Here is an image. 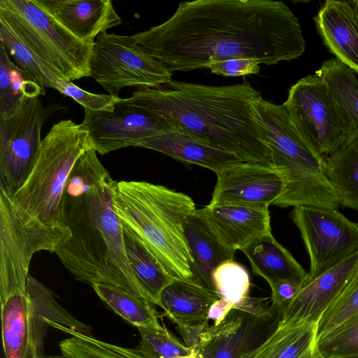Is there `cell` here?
<instances>
[{"label": "cell", "mask_w": 358, "mask_h": 358, "mask_svg": "<svg viewBox=\"0 0 358 358\" xmlns=\"http://www.w3.org/2000/svg\"><path fill=\"white\" fill-rule=\"evenodd\" d=\"M64 332L70 335L59 343L62 354L68 358H121L110 350L106 342L91 335L71 330Z\"/></svg>", "instance_id": "cell-36"}, {"label": "cell", "mask_w": 358, "mask_h": 358, "mask_svg": "<svg viewBox=\"0 0 358 358\" xmlns=\"http://www.w3.org/2000/svg\"><path fill=\"white\" fill-rule=\"evenodd\" d=\"M40 358H68V357L62 354L61 355H44Z\"/></svg>", "instance_id": "cell-41"}, {"label": "cell", "mask_w": 358, "mask_h": 358, "mask_svg": "<svg viewBox=\"0 0 358 358\" xmlns=\"http://www.w3.org/2000/svg\"><path fill=\"white\" fill-rule=\"evenodd\" d=\"M213 73L223 76H240L257 74L260 71L259 63L253 59L233 58L209 64Z\"/></svg>", "instance_id": "cell-38"}, {"label": "cell", "mask_w": 358, "mask_h": 358, "mask_svg": "<svg viewBox=\"0 0 358 358\" xmlns=\"http://www.w3.org/2000/svg\"><path fill=\"white\" fill-rule=\"evenodd\" d=\"M113 206L122 223L141 241L174 278H192L185 223L196 211L188 195L145 181L112 183Z\"/></svg>", "instance_id": "cell-4"}, {"label": "cell", "mask_w": 358, "mask_h": 358, "mask_svg": "<svg viewBox=\"0 0 358 358\" xmlns=\"http://www.w3.org/2000/svg\"><path fill=\"white\" fill-rule=\"evenodd\" d=\"M92 287L112 310L136 328L162 327L154 304L148 300L109 283L97 282Z\"/></svg>", "instance_id": "cell-28"}, {"label": "cell", "mask_w": 358, "mask_h": 358, "mask_svg": "<svg viewBox=\"0 0 358 358\" xmlns=\"http://www.w3.org/2000/svg\"><path fill=\"white\" fill-rule=\"evenodd\" d=\"M283 104L299 134L322 157L335 152L355 129L317 73L292 85Z\"/></svg>", "instance_id": "cell-9"}, {"label": "cell", "mask_w": 358, "mask_h": 358, "mask_svg": "<svg viewBox=\"0 0 358 358\" xmlns=\"http://www.w3.org/2000/svg\"><path fill=\"white\" fill-rule=\"evenodd\" d=\"M108 175L93 154L85 153L76 161L61 200L62 226L69 234L55 253L76 280L91 287L115 285L148 300L127 257Z\"/></svg>", "instance_id": "cell-2"}, {"label": "cell", "mask_w": 358, "mask_h": 358, "mask_svg": "<svg viewBox=\"0 0 358 358\" xmlns=\"http://www.w3.org/2000/svg\"><path fill=\"white\" fill-rule=\"evenodd\" d=\"M355 224H356V227H357V228L358 229V222L355 223Z\"/></svg>", "instance_id": "cell-44"}, {"label": "cell", "mask_w": 358, "mask_h": 358, "mask_svg": "<svg viewBox=\"0 0 358 358\" xmlns=\"http://www.w3.org/2000/svg\"><path fill=\"white\" fill-rule=\"evenodd\" d=\"M45 94V88L17 67L0 44V116L12 113L24 97L39 96Z\"/></svg>", "instance_id": "cell-29"}, {"label": "cell", "mask_w": 358, "mask_h": 358, "mask_svg": "<svg viewBox=\"0 0 358 358\" xmlns=\"http://www.w3.org/2000/svg\"><path fill=\"white\" fill-rule=\"evenodd\" d=\"M78 39L94 43L110 28L122 24L110 0H34Z\"/></svg>", "instance_id": "cell-19"}, {"label": "cell", "mask_w": 358, "mask_h": 358, "mask_svg": "<svg viewBox=\"0 0 358 358\" xmlns=\"http://www.w3.org/2000/svg\"><path fill=\"white\" fill-rule=\"evenodd\" d=\"M0 19L62 79L90 76L94 43L75 37L34 0H0Z\"/></svg>", "instance_id": "cell-8"}, {"label": "cell", "mask_w": 358, "mask_h": 358, "mask_svg": "<svg viewBox=\"0 0 358 358\" xmlns=\"http://www.w3.org/2000/svg\"><path fill=\"white\" fill-rule=\"evenodd\" d=\"M215 291L220 299L238 305L248 297L250 276L241 264L229 260L217 266L213 271Z\"/></svg>", "instance_id": "cell-34"}, {"label": "cell", "mask_w": 358, "mask_h": 358, "mask_svg": "<svg viewBox=\"0 0 358 358\" xmlns=\"http://www.w3.org/2000/svg\"><path fill=\"white\" fill-rule=\"evenodd\" d=\"M248 259L252 271L268 284L279 280L303 283L308 273L271 232L262 235L241 250Z\"/></svg>", "instance_id": "cell-24"}, {"label": "cell", "mask_w": 358, "mask_h": 358, "mask_svg": "<svg viewBox=\"0 0 358 358\" xmlns=\"http://www.w3.org/2000/svg\"><path fill=\"white\" fill-rule=\"evenodd\" d=\"M358 314V268L338 297L322 316L317 328V338L349 318Z\"/></svg>", "instance_id": "cell-35"}, {"label": "cell", "mask_w": 358, "mask_h": 358, "mask_svg": "<svg viewBox=\"0 0 358 358\" xmlns=\"http://www.w3.org/2000/svg\"><path fill=\"white\" fill-rule=\"evenodd\" d=\"M185 236L192 259V278L215 291L213 271L222 263L233 260L236 251L220 241L200 209L186 220Z\"/></svg>", "instance_id": "cell-22"}, {"label": "cell", "mask_w": 358, "mask_h": 358, "mask_svg": "<svg viewBox=\"0 0 358 358\" xmlns=\"http://www.w3.org/2000/svg\"><path fill=\"white\" fill-rule=\"evenodd\" d=\"M315 73L325 82L355 127H358V80L355 71L336 58H331Z\"/></svg>", "instance_id": "cell-31"}, {"label": "cell", "mask_w": 358, "mask_h": 358, "mask_svg": "<svg viewBox=\"0 0 358 358\" xmlns=\"http://www.w3.org/2000/svg\"><path fill=\"white\" fill-rule=\"evenodd\" d=\"M133 36L171 72L233 58L273 65L306 49L299 20L281 1H183L169 20Z\"/></svg>", "instance_id": "cell-1"}, {"label": "cell", "mask_w": 358, "mask_h": 358, "mask_svg": "<svg viewBox=\"0 0 358 358\" xmlns=\"http://www.w3.org/2000/svg\"><path fill=\"white\" fill-rule=\"evenodd\" d=\"M173 358H196V353H195V351L194 349L193 352L189 355L179 356V357H173Z\"/></svg>", "instance_id": "cell-43"}, {"label": "cell", "mask_w": 358, "mask_h": 358, "mask_svg": "<svg viewBox=\"0 0 358 358\" xmlns=\"http://www.w3.org/2000/svg\"><path fill=\"white\" fill-rule=\"evenodd\" d=\"M271 289V309L282 315L283 310L292 301L302 287V283L279 280L268 283Z\"/></svg>", "instance_id": "cell-39"}, {"label": "cell", "mask_w": 358, "mask_h": 358, "mask_svg": "<svg viewBox=\"0 0 358 358\" xmlns=\"http://www.w3.org/2000/svg\"><path fill=\"white\" fill-rule=\"evenodd\" d=\"M91 149L93 143L81 124L71 120L55 123L42 139L25 182L13 195L10 194L12 199L43 224L66 231L61 217L63 192L75 163Z\"/></svg>", "instance_id": "cell-6"}, {"label": "cell", "mask_w": 358, "mask_h": 358, "mask_svg": "<svg viewBox=\"0 0 358 358\" xmlns=\"http://www.w3.org/2000/svg\"><path fill=\"white\" fill-rule=\"evenodd\" d=\"M324 174L341 205L358 211V127L333 153L323 157Z\"/></svg>", "instance_id": "cell-26"}, {"label": "cell", "mask_w": 358, "mask_h": 358, "mask_svg": "<svg viewBox=\"0 0 358 358\" xmlns=\"http://www.w3.org/2000/svg\"><path fill=\"white\" fill-rule=\"evenodd\" d=\"M141 337L134 348H124L106 343L121 358H173L190 355L194 349L183 344L162 326L161 328L138 327Z\"/></svg>", "instance_id": "cell-30"}, {"label": "cell", "mask_w": 358, "mask_h": 358, "mask_svg": "<svg viewBox=\"0 0 358 358\" xmlns=\"http://www.w3.org/2000/svg\"><path fill=\"white\" fill-rule=\"evenodd\" d=\"M217 294L193 278H175L162 291L160 306L178 327L185 344L194 349L208 327V312Z\"/></svg>", "instance_id": "cell-18"}, {"label": "cell", "mask_w": 358, "mask_h": 358, "mask_svg": "<svg viewBox=\"0 0 358 358\" xmlns=\"http://www.w3.org/2000/svg\"><path fill=\"white\" fill-rule=\"evenodd\" d=\"M254 107L271 153L272 166L285 183L283 192L273 205L337 208L339 197L324 174L323 157L299 134L285 105L260 96L254 101Z\"/></svg>", "instance_id": "cell-5"}, {"label": "cell", "mask_w": 358, "mask_h": 358, "mask_svg": "<svg viewBox=\"0 0 358 358\" xmlns=\"http://www.w3.org/2000/svg\"><path fill=\"white\" fill-rule=\"evenodd\" d=\"M122 227L125 252L131 270L149 301L160 306L163 289L175 278L128 227L123 223Z\"/></svg>", "instance_id": "cell-27"}, {"label": "cell", "mask_w": 358, "mask_h": 358, "mask_svg": "<svg viewBox=\"0 0 358 358\" xmlns=\"http://www.w3.org/2000/svg\"><path fill=\"white\" fill-rule=\"evenodd\" d=\"M208 205H240L268 208L285 188L280 173L272 165L245 162L218 173Z\"/></svg>", "instance_id": "cell-16"}, {"label": "cell", "mask_w": 358, "mask_h": 358, "mask_svg": "<svg viewBox=\"0 0 358 358\" xmlns=\"http://www.w3.org/2000/svg\"><path fill=\"white\" fill-rule=\"evenodd\" d=\"M234 307V304L224 299H219L214 302L208 312V318L213 320V324H220Z\"/></svg>", "instance_id": "cell-40"}, {"label": "cell", "mask_w": 358, "mask_h": 358, "mask_svg": "<svg viewBox=\"0 0 358 358\" xmlns=\"http://www.w3.org/2000/svg\"><path fill=\"white\" fill-rule=\"evenodd\" d=\"M260 96L261 92L248 82L211 86L171 80L157 87L138 90L129 99L243 162L272 165L254 107Z\"/></svg>", "instance_id": "cell-3"}, {"label": "cell", "mask_w": 358, "mask_h": 358, "mask_svg": "<svg viewBox=\"0 0 358 358\" xmlns=\"http://www.w3.org/2000/svg\"><path fill=\"white\" fill-rule=\"evenodd\" d=\"M200 210L220 241L234 251L271 232L268 208L207 205Z\"/></svg>", "instance_id": "cell-20"}, {"label": "cell", "mask_w": 358, "mask_h": 358, "mask_svg": "<svg viewBox=\"0 0 358 358\" xmlns=\"http://www.w3.org/2000/svg\"><path fill=\"white\" fill-rule=\"evenodd\" d=\"M55 90L61 94L71 97L84 108L94 111H111L120 99L110 95L89 92L73 84L71 81L59 78Z\"/></svg>", "instance_id": "cell-37"}, {"label": "cell", "mask_w": 358, "mask_h": 358, "mask_svg": "<svg viewBox=\"0 0 358 358\" xmlns=\"http://www.w3.org/2000/svg\"><path fill=\"white\" fill-rule=\"evenodd\" d=\"M3 358H40L48 327L91 335L64 310L54 293L29 274L26 288L0 292Z\"/></svg>", "instance_id": "cell-7"}, {"label": "cell", "mask_w": 358, "mask_h": 358, "mask_svg": "<svg viewBox=\"0 0 358 358\" xmlns=\"http://www.w3.org/2000/svg\"><path fill=\"white\" fill-rule=\"evenodd\" d=\"M290 217L300 231L310 267L302 286L358 251V229L337 210L294 207Z\"/></svg>", "instance_id": "cell-13"}, {"label": "cell", "mask_w": 358, "mask_h": 358, "mask_svg": "<svg viewBox=\"0 0 358 358\" xmlns=\"http://www.w3.org/2000/svg\"><path fill=\"white\" fill-rule=\"evenodd\" d=\"M320 358H358V314L317 340Z\"/></svg>", "instance_id": "cell-33"}, {"label": "cell", "mask_w": 358, "mask_h": 358, "mask_svg": "<svg viewBox=\"0 0 358 358\" xmlns=\"http://www.w3.org/2000/svg\"><path fill=\"white\" fill-rule=\"evenodd\" d=\"M0 44L13 59L17 67L42 87L54 89L57 80L62 78L48 65L34 55L1 19Z\"/></svg>", "instance_id": "cell-32"}, {"label": "cell", "mask_w": 358, "mask_h": 358, "mask_svg": "<svg viewBox=\"0 0 358 358\" xmlns=\"http://www.w3.org/2000/svg\"><path fill=\"white\" fill-rule=\"evenodd\" d=\"M314 21L329 50L358 74V22L352 1H326Z\"/></svg>", "instance_id": "cell-21"}, {"label": "cell", "mask_w": 358, "mask_h": 358, "mask_svg": "<svg viewBox=\"0 0 358 358\" xmlns=\"http://www.w3.org/2000/svg\"><path fill=\"white\" fill-rule=\"evenodd\" d=\"M68 234L31 216L0 188V292L26 288L34 254L55 252Z\"/></svg>", "instance_id": "cell-10"}, {"label": "cell", "mask_w": 358, "mask_h": 358, "mask_svg": "<svg viewBox=\"0 0 358 358\" xmlns=\"http://www.w3.org/2000/svg\"><path fill=\"white\" fill-rule=\"evenodd\" d=\"M43 106L39 96L24 97L7 116H0V188L13 195L23 185L36 160L41 133L49 116L63 109Z\"/></svg>", "instance_id": "cell-12"}, {"label": "cell", "mask_w": 358, "mask_h": 358, "mask_svg": "<svg viewBox=\"0 0 358 358\" xmlns=\"http://www.w3.org/2000/svg\"><path fill=\"white\" fill-rule=\"evenodd\" d=\"M90 76L109 95L118 98L127 87L145 90L171 80L172 72L147 52L133 36L106 32L93 45Z\"/></svg>", "instance_id": "cell-11"}, {"label": "cell", "mask_w": 358, "mask_h": 358, "mask_svg": "<svg viewBox=\"0 0 358 358\" xmlns=\"http://www.w3.org/2000/svg\"><path fill=\"white\" fill-rule=\"evenodd\" d=\"M81 126L88 131L94 150L101 155L134 146L148 138L180 129L162 116L120 98L111 111L84 108Z\"/></svg>", "instance_id": "cell-15"}, {"label": "cell", "mask_w": 358, "mask_h": 358, "mask_svg": "<svg viewBox=\"0 0 358 358\" xmlns=\"http://www.w3.org/2000/svg\"><path fill=\"white\" fill-rule=\"evenodd\" d=\"M136 147L158 151L175 159L205 167L215 173L243 162L238 156L213 147L180 129L148 138Z\"/></svg>", "instance_id": "cell-23"}, {"label": "cell", "mask_w": 358, "mask_h": 358, "mask_svg": "<svg viewBox=\"0 0 358 358\" xmlns=\"http://www.w3.org/2000/svg\"><path fill=\"white\" fill-rule=\"evenodd\" d=\"M358 268V251L302 286L281 315L278 328L318 323Z\"/></svg>", "instance_id": "cell-17"}, {"label": "cell", "mask_w": 358, "mask_h": 358, "mask_svg": "<svg viewBox=\"0 0 358 358\" xmlns=\"http://www.w3.org/2000/svg\"><path fill=\"white\" fill-rule=\"evenodd\" d=\"M318 323L278 328L239 358H320L317 347Z\"/></svg>", "instance_id": "cell-25"}, {"label": "cell", "mask_w": 358, "mask_h": 358, "mask_svg": "<svg viewBox=\"0 0 358 358\" xmlns=\"http://www.w3.org/2000/svg\"><path fill=\"white\" fill-rule=\"evenodd\" d=\"M264 299L248 296L218 324L203 332L194 348L196 358H239L277 327L281 314L265 308Z\"/></svg>", "instance_id": "cell-14"}, {"label": "cell", "mask_w": 358, "mask_h": 358, "mask_svg": "<svg viewBox=\"0 0 358 358\" xmlns=\"http://www.w3.org/2000/svg\"><path fill=\"white\" fill-rule=\"evenodd\" d=\"M352 1V5L354 6V8H355V13H356V16H357V22H358V0H351Z\"/></svg>", "instance_id": "cell-42"}]
</instances>
